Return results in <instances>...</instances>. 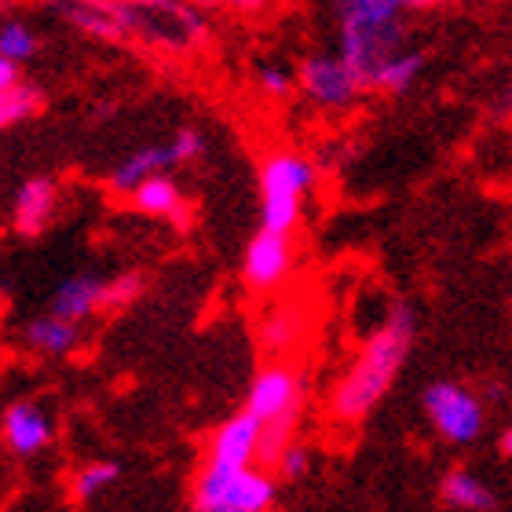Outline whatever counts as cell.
<instances>
[{
	"instance_id": "obj_9",
	"label": "cell",
	"mask_w": 512,
	"mask_h": 512,
	"mask_svg": "<svg viewBox=\"0 0 512 512\" xmlns=\"http://www.w3.org/2000/svg\"><path fill=\"white\" fill-rule=\"evenodd\" d=\"M289 267H293V238L289 235H278V231L260 227L246 242V253H242V282L253 293L278 289L286 282Z\"/></svg>"
},
{
	"instance_id": "obj_27",
	"label": "cell",
	"mask_w": 512,
	"mask_h": 512,
	"mask_svg": "<svg viewBox=\"0 0 512 512\" xmlns=\"http://www.w3.org/2000/svg\"><path fill=\"white\" fill-rule=\"evenodd\" d=\"M194 8H227V11H238V15H260V11L271 8V0H187Z\"/></svg>"
},
{
	"instance_id": "obj_12",
	"label": "cell",
	"mask_w": 512,
	"mask_h": 512,
	"mask_svg": "<svg viewBox=\"0 0 512 512\" xmlns=\"http://www.w3.org/2000/svg\"><path fill=\"white\" fill-rule=\"evenodd\" d=\"M260 447H264V425L249 410H238L235 417H227L224 425L216 428L205 461L231 465V469H249L253 461H260Z\"/></svg>"
},
{
	"instance_id": "obj_21",
	"label": "cell",
	"mask_w": 512,
	"mask_h": 512,
	"mask_svg": "<svg viewBox=\"0 0 512 512\" xmlns=\"http://www.w3.org/2000/svg\"><path fill=\"white\" fill-rule=\"evenodd\" d=\"M121 480V465L118 461H88L81 469L74 472V480H70V494H74V502H92L99 498L103 491H110L114 483Z\"/></svg>"
},
{
	"instance_id": "obj_24",
	"label": "cell",
	"mask_w": 512,
	"mask_h": 512,
	"mask_svg": "<svg viewBox=\"0 0 512 512\" xmlns=\"http://www.w3.org/2000/svg\"><path fill=\"white\" fill-rule=\"evenodd\" d=\"M253 85L260 96L267 99H286L293 88H297V70L278 59H260L253 66Z\"/></svg>"
},
{
	"instance_id": "obj_3",
	"label": "cell",
	"mask_w": 512,
	"mask_h": 512,
	"mask_svg": "<svg viewBox=\"0 0 512 512\" xmlns=\"http://www.w3.org/2000/svg\"><path fill=\"white\" fill-rule=\"evenodd\" d=\"M256 183H260V227L293 235L315 191V161L297 150H271L260 161Z\"/></svg>"
},
{
	"instance_id": "obj_17",
	"label": "cell",
	"mask_w": 512,
	"mask_h": 512,
	"mask_svg": "<svg viewBox=\"0 0 512 512\" xmlns=\"http://www.w3.org/2000/svg\"><path fill=\"white\" fill-rule=\"evenodd\" d=\"M103 293H107V278H96V275H74L59 282V289L52 293V304L48 311L59 315L66 322H88L96 311H103Z\"/></svg>"
},
{
	"instance_id": "obj_32",
	"label": "cell",
	"mask_w": 512,
	"mask_h": 512,
	"mask_svg": "<svg viewBox=\"0 0 512 512\" xmlns=\"http://www.w3.org/2000/svg\"><path fill=\"white\" fill-rule=\"evenodd\" d=\"M213 512H238V509H213Z\"/></svg>"
},
{
	"instance_id": "obj_10",
	"label": "cell",
	"mask_w": 512,
	"mask_h": 512,
	"mask_svg": "<svg viewBox=\"0 0 512 512\" xmlns=\"http://www.w3.org/2000/svg\"><path fill=\"white\" fill-rule=\"evenodd\" d=\"M59 213V187L52 176H26L11 194L8 224L19 238H41Z\"/></svg>"
},
{
	"instance_id": "obj_14",
	"label": "cell",
	"mask_w": 512,
	"mask_h": 512,
	"mask_svg": "<svg viewBox=\"0 0 512 512\" xmlns=\"http://www.w3.org/2000/svg\"><path fill=\"white\" fill-rule=\"evenodd\" d=\"M41 4L59 22L74 26L77 33H85L92 41H125L114 0H41Z\"/></svg>"
},
{
	"instance_id": "obj_7",
	"label": "cell",
	"mask_w": 512,
	"mask_h": 512,
	"mask_svg": "<svg viewBox=\"0 0 512 512\" xmlns=\"http://www.w3.org/2000/svg\"><path fill=\"white\" fill-rule=\"evenodd\" d=\"M425 417L436 428L439 439L454 447H469L483 436V399L461 381H432L425 388Z\"/></svg>"
},
{
	"instance_id": "obj_30",
	"label": "cell",
	"mask_w": 512,
	"mask_h": 512,
	"mask_svg": "<svg viewBox=\"0 0 512 512\" xmlns=\"http://www.w3.org/2000/svg\"><path fill=\"white\" fill-rule=\"evenodd\" d=\"M502 107H505V114H509V118H512V85H509V92H505Z\"/></svg>"
},
{
	"instance_id": "obj_20",
	"label": "cell",
	"mask_w": 512,
	"mask_h": 512,
	"mask_svg": "<svg viewBox=\"0 0 512 512\" xmlns=\"http://www.w3.org/2000/svg\"><path fill=\"white\" fill-rule=\"evenodd\" d=\"M44 110V88L22 77L19 85L0 88V128H15L33 121Z\"/></svg>"
},
{
	"instance_id": "obj_8",
	"label": "cell",
	"mask_w": 512,
	"mask_h": 512,
	"mask_svg": "<svg viewBox=\"0 0 512 512\" xmlns=\"http://www.w3.org/2000/svg\"><path fill=\"white\" fill-rule=\"evenodd\" d=\"M297 88L311 107L348 110L363 96V77L344 63L341 52H311L297 63Z\"/></svg>"
},
{
	"instance_id": "obj_11",
	"label": "cell",
	"mask_w": 512,
	"mask_h": 512,
	"mask_svg": "<svg viewBox=\"0 0 512 512\" xmlns=\"http://www.w3.org/2000/svg\"><path fill=\"white\" fill-rule=\"evenodd\" d=\"M0 428H4V447H8L15 458L41 454L55 436L52 414H48L41 403H33V399H15V403L4 410Z\"/></svg>"
},
{
	"instance_id": "obj_26",
	"label": "cell",
	"mask_w": 512,
	"mask_h": 512,
	"mask_svg": "<svg viewBox=\"0 0 512 512\" xmlns=\"http://www.w3.org/2000/svg\"><path fill=\"white\" fill-rule=\"evenodd\" d=\"M275 469H278V476H282L286 483L304 480V476L311 472V450L300 447V443H289V447L282 450V454H278Z\"/></svg>"
},
{
	"instance_id": "obj_6",
	"label": "cell",
	"mask_w": 512,
	"mask_h": 512,
	"mask_svg": "<svg viewBox=\"0 0 512 512\" xmlns=\"http://www.w3.org/2000/svg\"><path fill=\"white\" fill-rule=\"evenodd\" d=\"M202 154H205V136L198 128L183 125V128H176L169 139L132 150L125 161H118L114 172L107 176V187L114 194H121V198H128V194L136 191V187H143L147 180L169 176V172L180 169V165H194Z\"/></svg>"
},
{
	"instance_id": "obj_15",
	"label": "cell",
	"mask_w": 512,
	"mask_h": 512,
	"mask_svg": "<svg viewBox=\"0 0 512 512\" xmlns=\"http://www.w3.org/2000/svg\"><path fill=\"white\" fill-rule=\"evenodd\" d=\"M19 341L26 352L33 355H44V359H66V355L77 352V344H81V326L77 322H66L52 311H44L37 319H30L22 326Z\"/></svg>"
},
{
	"instance_id": "obj_4",
	"label": "cell",
	"mask_w": 512,
	"mask_h": 512,
	"mask_svg": "<svg viewBox=\"0 0 512 512\" xmlns=\"http://www.w3.org/2000/svg\"><path fill=\"white\" fill-rule=\"evenodd\" d=\"M304 395H308L304 392V377L293 366H264L253 377L246 395V410L264 425V447H260V461L264 465H275L278 454L289 447V436H293V425H297L300 417Z\"/></svg>"
},
{
	"instance_id": "obj_18",
	"label": "cell",
	"mask_w": 512,
	"mask_h": 512,
	"mask_svg": "<svg viewBox=\"0 0 512 512\" xmlns=\"http://www.w3.org/2000/svg\"><path fill=\"white\" fill-rule=\"evenodd\" d=\"M439 498L458 512H491L498 505L491 487L469 469H450L439 483Z\"/></svg>"
},
{
	"instance_id": "obj_25",
	"label": "cell",
	"mask_w": 512,
	"mask_h": 512,
	"mask_svg": "<svg viewBox=\"0 0 512 512\" xmlns=\"http://www.w3.org/2000/svg\"><path fill=\"white\" fill-rule=\"evenodd\" d=\"M143 293V275L139 271H121L107 278V293H103V311H121Z\"/></svg>"
},
{
	"instance_id": "obj_19",
	"label": "cell",
	"mask_w": 512,
	"mask_h": 512,
	"mask_svg": "<svg viewBox=\"0 0 512 512\" xmlns=\"http://www.w3.org/2000/svg\"><path fill=\"white\" fill-rule=\"evenodd\" d=\"M421 70H425V55L414 52V48H403V52L392 55V59L370 77V88L381 92V96H406V92L414 88L417 77H421Z\"/></svg>"
},
{
	"instance_id": "obj_31",
	"label": "cell",
	"mask_w": 512,
	"mask_h": 512,
	"mask_svg": "<svg viewBox=\"0 0 512 512\" xmlns=\"http://www.w3.org/2000/svg\"><path fill=\"white\" fill-rule=\"evenodd\" d=\"M432 4H465V0H432Z\"/></svg>"
},
{
	"instance_id": "obj_22",
	"label": "cell",
	"mask_w": 512,
	"mask_h": 512,
	"mask_svg": "<svg viewBox=\"0 0 512 512\" xmlns=\"http://www.w3.org/2000/svg\"><path fill=\"white\" fill-rule=\"evenodd\" d=\"M41 48V37L30 22L19 19V15H8L0 22V59H11V63H30Z\"/></svg>"
},
{
	"instance_id": "obj_28",
	"label": "cell",
	"mask_w": 512,
	"mask_h": 512,
	"mask_svg": "<svg viewBox=\"0 0 512 512\" xmlns=\"http://www.w3.org/2000/svg\"><path fill=\"white\" fill-rule=\"evenodd\" d=\"M22 81V66L11 63V59H0V88H11Z\"/></svg>"
},
{
	"instance_id": "obj_5",
	"label": "cell",
	"mask_w": 512,
	"mask_h": 512,
	"mask_svg": "<svg viewBox=\"0 0 512 512\" xmlns=\"http://www.w3.org/2000/svg\"><path fill=\"white\" fill-rule=\"evenodd\" d=\"M275 480L264 469H231V465H213L205 461L191 491L194 512L213 509H238V512H267L275 505Z\"/></svg>"
},
{
	"instance_id": "obj_2",
	"label": "cell",
	"mask_w": 512,
	"mask_h": 512,
	"mask_svg": "<svg viewBox=\"0 0 512 512\" xmlns=\"http://www.w3.org/2000/svg\"><path fill=\"white\" fill-rule=\"evenodd\" d=\"M121 37L161 52H187L205 41V11L187 0H114Z\"/></svg>"
},
{
	"instance_id": "obj_23",
	"label": "cell",
	"mask_w": 512,
	"mask_h": 512,
	"mask_svg": "<svg viewBox=\"0 0 512 512\" xmlns=\"http://www.w3.org/2000/svg\"><path fill=\"white\" fill-rule=\"evenodd\" d=\"M304 333V315L297 308H275L267 311L264 322H260V341L271 348V352H286L300 341Z\"/></svg>"
},
{
	"instance_id": "obj_1",
	"label": "cell",
	"mask_w": 512,
	"mask_h": 512,
	"mask_svg": "<svg viewBox=\"0 0 512 512\" xmlns=\"http://www.w3.org/2000/svg\"><path fill=\"white\" fill-rule=\"evenodd\" d=\"M414 311L406 304H392L388 315L381 319L366 344L359 348L355 363L348 366V374L341 377V384L330 395V414L344 425L363 421L370 410L384 399V392L392 388V381L403 370L410 344H414Z\"/></svg>"
},
{
	"instance_id": "obj_16",
	"label": "cell",
	"mask_w": 512,
	"mask_h": 512,
	"mask_svg": "<svg viewBox=\"0 0 512 512\" xmlns=\"http://www.w3.org/2000/svg\"><path fill=\"white\" fill-rule=\"evenodd\" d=\"M128 202L132 209L143 216H154V220H169L176 227H187L191 224V209H187V198H183L180 183L172 180V176H154L147 180L143 187L128 194Z\"/></svg>"
},
{
	"instance_id": "obj_13",
	"label": "cell",
	"mask_w": 512,
	"mask_h": 512,
	"mask_svg": "<svg viewBox=\"0 0 512 512\" xmlns=\"http://www.w3.org/2000/svg\"><path fill=\"white\" fill-rule=\"evenodd\" d=\"M432 0H333L337 33L399 30L406 11H421Z\"/></svg>"
},
{
	"instance_id": "obj_29",
	"label": "cell",
	"mask_w": 512,
	"mask_h": 512,
	"mask_svg": "<svg viewBox=\"0 0 512 512\" xmlns=\"http://www.w3.org/2000/svg\"><path fill=\"white\" fill-rule=\"evenodd\" d=\"M498 447H502V454H505V458H512V425L502 432V439H498Z\"/></svg>"
}]
</instances>
